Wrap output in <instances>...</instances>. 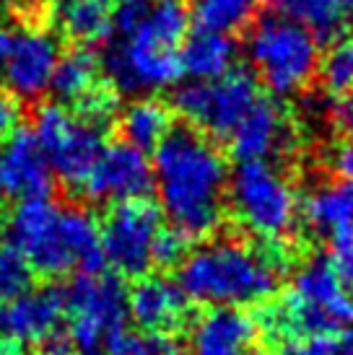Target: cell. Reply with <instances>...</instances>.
I'll list each match as a JSON object with an SVG mask.
<instances>
[{
    "label": "cell",
    "instance_id": "cell-42",
    "mask_svg": "<svg viewBox=\"0 0 353 355\" xmlns=\"http://www.w3.org/2000/svg\"><path fill=\"white\" fill-rule=\"evenodd\" d=\"M26 6H34V8H40V6H44V3H55V0H24Z\"/></svg>",
    "mask_w": 353,
    "mask_h": 355
},
{
    "label": "cell",
    "instance_id": "cell-35",
    "mask_svg": "<svg viewBox=\"0 0 353 355\" xmlns=\"http://www.w3.org/2000/svg\"><path fill=\"white\" fill-rule=\"evenodd\" d=\"M325 164L340 179H353V140L343 138L333 143L325 153Z\"/></svg>",
    "mask_w": 353,
    "mask_h": 355
},
{
    "label": "cell",
    "instance_id": "cell-19",
    "mask_svg": "<svg viewBox=\"0 0 353 355\" xmlns=\"http://www.w3.org/2000/svg\"><path fill=\"white\" fill-rule=\"evenodd\" d=\"M236 44L231 37L216 34V31L197 29L195 34H187L179 50V68L192 80L213 83L221 80L226 73L234 70Z\"/></svg>",
    "mask_w": 353,
    "mask_h": 355
},
{
    "label": "cell",
    "instance_id": "cell-3",
    "mask_svg": "<svg viewBox=\"0 0 353 355\" xmlns=\"http://www.w3.org/2000/svg\"><path fill=\"white\" fill-rule=\"evenodd\" d=\"M288 265L284 247H252L242 241H213L190 252L179 265L176 286L187 301L211 309L265 304Z\"/></svg>",
    "mask_w": 353,
    "mask_h": 355
},
{
    "label": "cell",
    "instance_id": "cell-13",
    "mask_svg": "<svg viewBox=\"0 0 353 355\" xmlns=\"http://www.w3.org/2000/svg\"><path fill=\"white\" fill-rule=\"evenodd\" d=\"M231 153L242 164L265 161L268 156H294L299 148V132L288 122L286 112L275 101L257 99V104L245 114V119L229 135Z\"/></svg>",
    "mask_w": 353,
    "mask_h": 355
},
{
    "label": "cell",
    "instance_id": "cell-14",
    "mask_svg": "<svg viewBox=\"0 0 353 355\" xmlns=\"http://www.w3.org/2000/svg\"><path fill=\"white\" fill-rule=\"evenodd\" d=\"M60 62L58 40L44 29H21L10 37L6 58V83L21 99H37L49 91L55 68Z\"/></svg>",
    "mask_w": 353,
    "mask_h": 355
},
{
    "label": "cell",
    "instance_id": "cell-17",
    "mask_svg": "<svg viewBox=\"0 0 353 355\" xmlns=\"http://www.w3.org/2000/svg\"><path fill=\"white\" fill-rule=\"evenodd\" d=\"M257 322L242 309H208L190 327L187 355H252Z\"/></svg>",
    "mask_w": 353,
    "mask_h": 355
},
{
    "label": "cell",
    "instance_id": "cell-24",
    "mask_svg": "<svg viewBox=\"0 0 353 355\" xmlns=\"http://www.w3.org/2000/svg\"><path fill=\"white\" fill-rule=\"evenodd\" d=\"M192 10L187 0H151L143 24L133 34H140L158 47L176 50L187 40Z\"/></svg>",
    "mask_w": 353,
    "mask_h": 355
},
{
    "label": "cell",
    "instance_id": "cell-15",
    "mask_svg": "<svg viewBox=\"0 0 353 355\" xmlns=\"http://www.w3.org/2000/svg\"><path fill=\"white\" fill-rule=\"evenodd\" d=\"M63 314L65 293L60 288H29L19 298L0 304V343L42 345L58 332Z\"/></svg>",
    "mask_w": 353,
    "mask_h": 355
},
{
    "label": "cell",
    "instance_id": "cell-2",
    "mask_svg": "<svg viewBox=\"0 0 353 355\" xmlns=\"http://www.w3.org/2000/svg\"><path fill=\"white\" fill-rule=\"evenodd\" d=\"M6 241L44 277L70 270L91 275L107 265L94 216L83 207H58L49 198L21 200L8 216Z\"/></svg>",
    "mask_w": 353,
    "mask_h": 355
},
{
    "label": "cell",
    "instance_id": "cell-27",
    "mask_svg": "<svg viewBox=\"0 0 353 355\" xmlns=\"http://www.w3.org/2000/svg\"><path fill=\"white\" fill-rule=\"evenodd\" d=\"M320 76L325 91L333 96H345L353 91V37H340L333 47L320 58Z\"/></svg>",
    "mask_w": 353,
    "mask_h": 355
},
{
    "label": "cell",
    "instance_id": "cell-7",
    "mask_svg": "<svg viewBox=\"0 0 353 355\" xmlns=\"http://www.w3.org/2000/svg\"><path fill=\"white\" fill-rule=\"evenodd\" d=\"M281 304L286 309L291 340L333 337V332L353 322V298L322 257H312L296 267L291 288Z\"/></svg>",
    "mask_w": 353,
    "mask_h": 355
},
{
    "label": "cell",
    "instance_id": "cell-9",
    "mask_svg": "<svg viewBox=\"0 0 353 355\" xmlns=\"http://www.w3.org/2000/svg\"><path fill=\"white\" fill-rule=\"evenodd\" d=\"M34 138L44 150L49 168L68 187L86 184L99 153L104 148L101 132L73 117L60 104H44L34 117Z\"/></svg>",
    "mask_w": 353,
    "mask_h": 355
},
{
    "label": "cell",
    "instance_id": "cell-43",
    "mask_svg": "<svg viewBox=\"0 0 353 355\" xmlns=\"http://www.w3.org/2000/svg\"><path fill=\"white\" fill-rule=\"evenodd\" d=\"M0 355H10L8 347H6V343H0Z\"/></svg>",
    "mask_w": 353,
    "mask_h": 355
},
{
    "label": "cell",
    "instance_id": "cell-23",
    "mask_svg": "<svg viewBox=\"0 0 353 355\" xmlns=\"http://www.w3.org/2000/svg\"><path fill=\"white\" fill-rule=\"evenodd\" d=\"M278 16L294 21L306 29L314 40H340L345 29V13L335 0H270Z\"/></svg>",
    "mask_w": 353,
    "mask_h": 355
},
{
    "label": "cell",
    "instance_id": "cell-12",
    "mask_svg": "<svg viewBox=\"0 0 353 355\" xmlns=\"http://www.w3.org/2000/svg\"><path fill=\"white\" fill-rule=\"evenodd\" d=\"M151 187H154V166L146 153L128 143H112L101 148L83 184V192L97 202L122 205V202L146 200Z\"/></svg>",
    "mask_w": 353,
    "mask_h": 355
},
{
    "label": "cell",
    "instance_id": "cell-26",
    "mask_svg": "<svg viewBox=\"0 0 353 355\" xmlns=\"http://www.w3.org/2000/svg\"><path fill=\"white\" fill-rule=\"evenodd\" d=\"M263 0H192V19L197 29L231 37L255 19Z\"/></svg>",
    "mask_w": 353,
    "mask_h": 355
},
{
    "label": "cell",
    "instance_id": "cell-11",
    "mask_svg": "<svg viewBox=\"0 0 353 355\" xmlns=\"http://www.w3.org/2000/svg\"><path fill=\"white\" fill-rule=\"evenodd\" d=\"M104 70L120 91L167 89L179 78V52L158 47L140 34L117 40L104 55Z\"/></svg>",
    "mask_w": 353,
    "mask_h": 355
},
{
    "label": "cell",
    "instance_id": "cell-37",
    "mask_svg": "<svg viewBox=\"0 0 353 355\" xmlns=\"http://www.w3.org/2000/svg\"><path fill=\"white\" fill-rule=\"evenodd\" d=\"M42 355H76V345H73L70 335H63L58 329L55 335L42 343Z\"/></svg>",
    "mask_w": 353,
    "mask_h": 355
},
{
    "label": "cell",
    "instance_id": "cell-18",
    "mask_svg": "<svg viewBox=\"0 0 353 355\" xmlns=\"http://www.w3.org/2000/svg\"><path fill=\"white\" fill-rule=\"evenodd\" d=\"M190 301L176 283L167 277H140L128 296V311L136 324L146 332L172 335L174 329L187 324Z\"/></svg>",
    "mask_w": 353,
    "mask_h": 355
},
{
    "label": "cell",
    "instance_id": "cell-31",
    "mask_svg": "<svg viewBox=\"0 0 353 355\" xmlns=\"http://www.w3.org/2000/svg\"><path fill=\"white\" fill-rule=\"evenodd\" d=\"M330 267L338 275L345 293H353V231H343L333 236V249H330Z\"/></svg>",
    "mask_w": 353,
    "mask_h": 355
},
{
    "label": "cell",
    "instance_id": "cell-44",
    "mask_svg": "<svg viewBox=\"0 0 353 355\" xmlns=\"http://www.w3.org/2000/svg\"><path fill=\"white\" fill-rule=\"evenodd\" d=\"M0 3H3V0H0Z\"/></svg>",
    "mask_w": 353,
    "mask_h": 355
},
{
    "label": "cell",
    "instance_id": "cell-1",
    "mask_svg": "<svg viewBox=\"0 0 353 355\" xmlns=\"http://www.w3.org/2000/svg\"><path fill=\"white\" fill-rule=\"evenodd\" d=\"M154 184L161 207L187 239L216 234L224 220L229 164L195 128L172 130L154 156Z\"/></svg>",
    "mask_w": 353,
    "mask_h": 355
},
{
    "label": "cell",
    "instance_id": "cell-29",
    "mask_svg": "<svg viewBox=\"0 0 353 355\" xmlns=\"http://www.w3.org/2000/svg\"><path fill=\"white\" fill-rule=\"evenodd\" d=\"M31 275L29 262L8 241H0V304L26 293L31 288Z\"/></svg>",
    "mask_w": 353,
    "mask_h": 355
},
{
    "label": "cell",
    "instance_id": "cell-39",
    "mask_svg": "<svg viewBox=\"0 0 353 355\" xmlns=\"http://www.w3.org/2000/svg\"><path fill=\"white\" fill-rule=\"evenodd\" d=\"M8 47H10V34L3 26H0V73L6 68V58H8Z\"/></svg>",
    "mask_w": 353,
    "mask_h": 355
},
{
    "label": "cell",
    "instance_id": "cell-33",
    "mask_svg": "<svg viewBox=\"0 0 353 355\" xmlns=\"http://www.w3.org/2000/svg\"><path fill=\"white\" fill-rule=\"evenodd\" d=\"M268 355H338V343L333 337H296L278 343Z\"/></svg>",
    "mask_w": 353,
    "mask_h": 355
},
{
    "label": "cell",
    "instance_id": "cell-25",
    "mask_svg": "<svg viewBox=\"0 0 353 355\" xmlns=\"http://www.w3.org/2000/svg\"><path fill=\"white\" fill-rule=\"evenodd\" d=\"M97 76H99V60L97 55L86 47H76V50L60 55V62L55 68V76H52V83H49V91L58 96L60 101H76L97 86Z\"/></svg>",
    "mask_w": 353,
    "mask_h": 355
},
{
    "label": "cell",
    "instance_id": "cell-4",
    "mask_svg": "<svg viewBox=\"0 0 353 355\" xmlns=\"http://www.w3.org/2000/svg\"><path fill=\"white\" fill-rule=\"evenodd\" d=\"M65 311L76 355H128L136 335L125 324L128 291L117 275H79L65 291Z\"/></svg>",
    "mask_w": 353,
    "mask_h": 355
},
{
    "label": "cell",
    "instance_id": "cell-38",
    "mask_svg": "<svg viewBox=\"0 0 353 355\" xmlns=\"http://www.w3.org/2000/svg\"><path fill=\"white\" fill-rule=\"evenodd\" d=\"M335 125L343 130L345 138L353 140V99L340 101V104L335 107Z\"/></svg>",
    "mask_w": 353,
    "mask_h": 355
},
{
    "label": "cell",
    "instance_id": "cell-41",
    "mask_svg": "<svg viewBox=\"0 0 353 355\" xmlns=\"http://www.w3.org/2000/svg\"><path fill=\"white\" fill-rule=\"evenodd\" d=\"M335 6L343 10V13H348V10H353V0H335Z\"/></svg>",
    "mask_w": 353,
    "mask_h": 355
},
{
    "label": "cell",
    "instance_id": "cell-34",
    "mask_svg": "<svg viewBox=\"0 0 353 355\" xmlns=\"http://www.w3.org/2000/svg\"><path fill=\"white\" fill-rule=\"evenodd\" d=\"M179 343L172 335L164 332H146L140 337H133L128 355H179Z\"/></svg>",
    "mask_w": 353,
    "mask_h": 355
},
{
    "label": "cell",
    "instance_id": "cell-21",
    "mask_svg": "<svg viewBox=\"0 0 353 355\" xmlns=\"http://www.w3.org/2000/svg\"><path fill=\"white\" fill-rule=\"evenodd\" d=\"M52 24L73 42H99L112 34L109 0H55Z\"/></svg>",
    "mask_w": 353,
    "mask_h": 355
},
{
    "label": "cell",
    "instance_id": "cell-8",
    "mask_svg": "<svg viewBox=\"0 0 353 355\" xmlns=\"http://www.w3.org/2000/svg\"><path fill=\"white\" fill-rule=\"evenodd\" d=\"M257 99L260 89L255 76L234 68L213 83H200V80L182 83L174 91L172 104L192 128L229 140V135L245 119L247 112L255 107Z\"/></svg>",
    "mask_w": 353,
    "mask_h": 355
},
{
    "label": "cell",
    "instance_id": "cell-6",
    "mask_svg": "<svg viewBox=\"0 0 353 355\" xmlns=\"http://www.w3.org/2000/svg\"><path fill=\"white\" fill-rule=\"evenodd\" d=\"M229 205L236 220L263 241H281L296 223V192L275 166L255 161L239 164L229 177Z\"/></svg>",
    "mask_w": 353,
    "mask_h": 355
},
{
    "label": "cell",
    "instance_id": "cell-40",
    "mask_svg": "<svg viewBox=\"0 0 353 355\" xmlns=\"http://www.w3.org/2000/svg\"><path fill=\"white\" fill-rule=\"evenodd\" d=\"M338 355H353V327L345 332V337L338 343Z\"/></svg>",
    "mask_w": 353,
    "mask_h": 355
},
{
    "label": "cell",
    "instance_id": "cell-30",
    "mask_svg": "<svg viewBox=\"0 0 353 355\" xmlns=\"http://www.w3.org/2000/svg\"><path fill=\"white\" fill-rule=\"evenodd\" d=\"M190 254V239L174 226H161L156 234L154 249H151V265L169 270V267H179Z\"/></svg>",
    "mask_w": 353,
    "mask_h": 355
},
{
    "label": "cell",
    "instance_id": "cell-22",
    "mask_svg": "<svg viewBox=\"0 0 353 355\" xmlns=\"http://www.w3.org/2000/svg\"><path fill=\"white\" fill-rule=\"evenodd\" d=\"M120 130L128 146L138 150H156L164 138L172 132V112L167 104L158 99H138L133 101L122 117H120Z\"/></svg>",
    "mask_w": 353,
    "mask_h": 355
},
{
    "label": "cell",
    "instance_id": "cell-16",
    "mask_svg": "<svg viewBox=\"0 0 353 355\" xmlns=\"http://www.w3.org/2000/svg\"><path fill=\"white\" fill-rule=\"evenodd\" d=\"M52 168L31 130H19L0 148V192L19 200L47 198Z\"/></svg>",
    "mask_w": 353,
    "mask_h": 355
},
{
    "label": "cell",
    "instance_id": "cell-5",
    "mask_svg": "<svg viewBox=\"0 0 353 355\" xmlns=\"http://www.w3.org/2000/svg\"><path fill=\"white\" fill-rule=\"evenodd\" d=\"M247 55L275 96H294L320 68V42L284 16H268L249 31Z\"/></svg>",
    "mask_w": 353,
    "mask_h": 355
},
{
    "label": "cell",
    "instance_id": "cell-28",
    "mask_svg": "<svg viewBox=\"0 0 353 355\" xmlns=\"http://www.w3.org/2000/svg\"><path fill=\"white\" fill-rule=\"evenodd\" d=\"M117 109H120L117 94L109 89V86L97 83L94 89L86 91L76 101V114L73 117L79 119V122H83V125H88V128L104 132L115 122V117H117Z\"/></svg>",
    "mask_w": 353,
    "mask_h": 355
},
{
    "label": "cell",
    "instance_id": "cell-32",
    "mask_svg": "<svg viewBox=\"0 0 353 355\" xmlns=\"http://www.w3.org/2000/svg\"><path fill=\"white\" fill-rule=\"evenodd\" d=\"M148 6H151V0H120L117 6L112 8V31L117 34L120 40L130 37L143 24Z\"/></svg>",
    "mask_w": 353,
    "mask_h": 355
},
{
    "label": "cell",
    "instance_id": "cell-20",
    "mask_svg": "<svg viewBox=\"0 0 353 355\" xmlns=\"http://www.w3.org/2000/svg\"><path fill=\"white\" fill-rule=\"evenodd\" d=\"M302 216L322 236L353 231V179H338L335 184L314 189L306 195Z\"/></svg>",
    "mask_w": 353,
    "mask_h": 355
},
{
    "label": "cell",
    "instance_id": "cell-10",
    "mask_svg": "<svg viewBox=\"0 0 353 355\" xmlns=\"http://www.w3.org/2000/svg\"><path fill=\"white\" fill-rule=\"evenodd\" d=\"M161 231V213L154 202L136 200L112 205L104 223L99 228L101 234V252L117 277H146L151 270V249Z\"/></svg>",
    "mask_w": 353,
    "mask_h": 355
},
{
    "label": "cell",
    "instance_id": "cell-36",
    "mask_svg": "<svg viewBox=\"0 0 353 355\" xmlns=\"http://www.w3.org/2000/svg\"><path fill=\"white\" fill-rule=\"evenodd\" d=\"M21 122V104L13 94L0 91V146H6L16 132Z\"/></svg>",
    "mask_w": 353,
    "mask_h": 355
}]
</instances>
